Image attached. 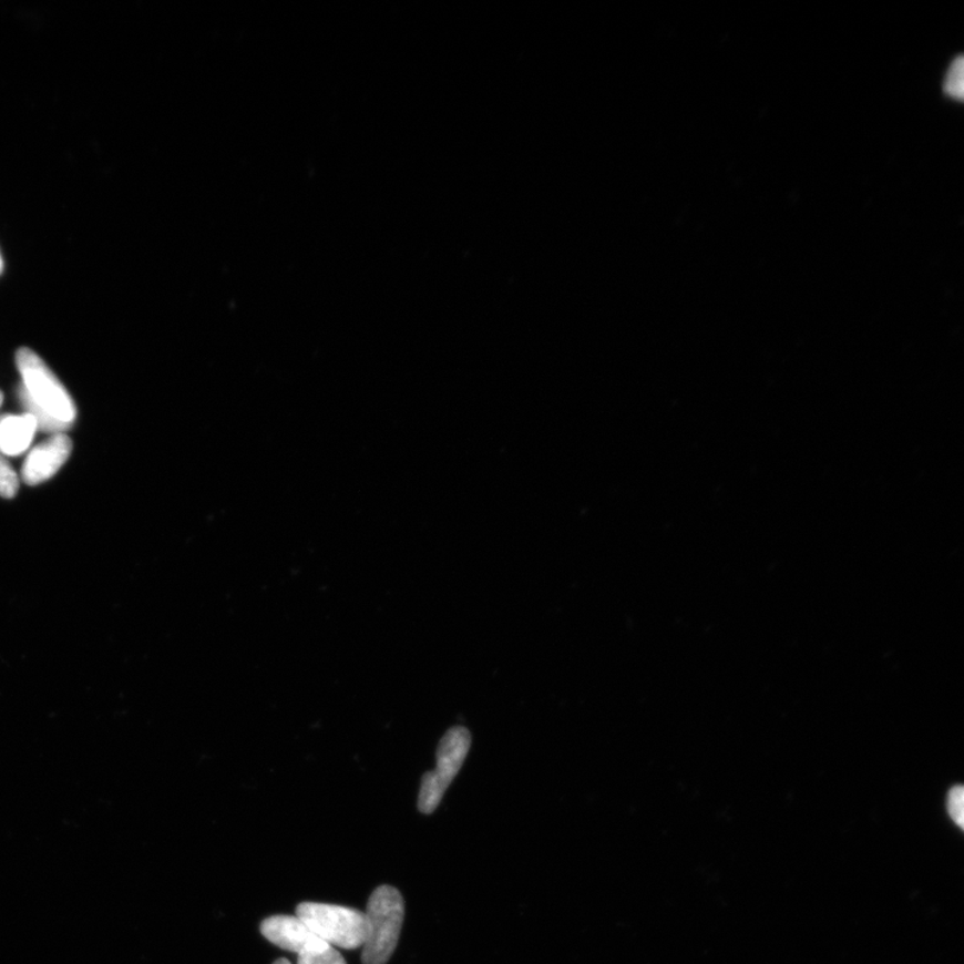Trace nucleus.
I'll use <instances>...</instances> for the list:
<instances>
[{
	"label": "nucleus",
	"instance_id": "obj_2",
	"mask_svg": "<svg viewBox=\"0 0 964 964\" xmlns=\"http://www.w3.org/2000/svg\"><path fill=\"white\" fill-rule=\"evenodd\" d=\"M297 916L329 946L353 950L363 946L368 921L363 912L342 905L301 903Z\"/></svg>",
	"mask_w": 964,
	"mask_h": 964
},
{
	"label": "nucleus",
	"instance_id": "obj_13",
	"mask_svg": "<svg viewBox=\"0 0 964 964\" xmlns=\"http://www.w3.org/2000/svg\"><path fill=\"white\" fill-rule=\"evenodd\" d=\"M947 811L955 824L963 829L964 825V792L961 786L950 790L947 796Z\"/></svg>",
	"mask_w": 964,
	"mask_h": 964
},
{
	"label": "nucleus",
	"instance_id": "obj_12",
	"mask_svg": "<svg viewBox=\"0 0 964 964\" xmlns=\"http://www.w3.org/2000/svg\"><path fill=\"white\" fill-rule=\"evenodd\" d=\"M298 964H346L345 957L332 946L299 955Z\"/></svg>",
	"mask_w": 964,
	"mask_h": 964
},
{
	"label": "nucleus",
	"instance_id": "obj_4",
	"mask_svg": "<svg viewBox=\"0 0 964 964\" xmlns=\"http://www.w3.org/2000/svg\"><path fill=\"white\" fill-rule=\"evenodd\" d=\"M267 941L299 955L329 946L320 941L312 930L298 916L278 915L266 919L260 925Z\"/></svg>",
	"mask_w": 964,
	"mask_h": 964
},
{
	"label": "nucleus",
	"instance_id": "obj_1",
	"mask_svg": "<svg viewBox=\"0 0 964 964\" xmlns=\"http://www.w3.org/2000/svg\"><path fill=\"white\" fill-rule=\"evenodd\" d=\"M365 915L368 921V935L363 944L362 962L386 964L400 941L404 917L401 892L390 885L378 886L369 899Z\"/></svg>",
	"mask_w": 964,
	"mask_h": 964
},
{
	"label": "nucleus",
	"instance_id": "obj_16",
	"mask_svg": "<svg viewBox=\"0 0 964 964\" xmlns=\"http://www.w3.org/2000/svg\"><path fill=\"white\" fill-rule=\"evenodd\" d=\"M2 403H3V393H2V391H0V407H2Z\"/></svg>",
	"mask_w": 964,
	"mask_h": 964
},
{
	"label": "nucleus",
	"instance_id": "obj_6",
	"mask_svg": "<svg viewBox=\"0 0 964 964\" xmlns=\"http://www.w3.org/2000/svg\"><path fill=\"white\" fill-rule=\"evenodd\" d=\"M471 732L465 728H460V726L450 729L442 737L439 750H437V769L434 775L439 777L447 788L454 780V777L458 776L462 763L465 761L469 748H471Z\"/></svg>",
	"mask_w": 964,
	"mask_h": 964
},
{
	"label": "nucleus",
	"instance_id": "obj_7",
	"mask_svg": "<svg viewBox=\"0 0 964 964\" xmlns=\"http://www.w3.org/2000/svg\"><path fill=\"white\" fill-rule=\"evenodd\" d=\"M37 430L34 418L28 413L0 417V454L16 458L24 453L30 448Z\"/></svg>",
	"mask_w": 964,
	"mask_h": 964
},
{
	"label": "nucleus",
	"instance_id": "obj_9",
	"mask_svg": "<svg viewBox=\"0 0 964 964\" xmlns=\"http://www.w3.org/2000/svg\"><path fill=\"white\" fill-rule=\"evenodd\" d=\"M447 789L439 777L434 775V771H429L422 779L420 797H418V809L425 814L433 813L439 808Z\"/></svg>",
	"mask_w": 964,
	"mask_h": 964
},
{
	"label": "nucleus",
	"instance_id": "obj_3",
	"mask_svg": "<svg viewBox=\"0 0 964 964\" xmlns=\"http://www.w3.org/2000/svg\"><path fill=\"white\" fill-rule=\"evenodd\" d=\"M16 361L23 379V389L31 401L58 421L73 425L75 404L47 363L30 349L18 350Z\"/></svg>",
	"mask_w": 964,
	"mask_h": 964
},
{
	"label": "nucleus",
	"instance_id": "obj_5",
	"mask_svg": "<svg viewBox=\"0 0 964 964\" xmlns=\"http://www.w3.org/2000/svg\"><path fill=\"white\" fill-rule=\"evenodd\" d=\"M73 443L68 435L54 434L31 450L22 468V479L28 485H38L53 478L72 453Z\"/></svg>",
	"mask_w": 964,
	"mask_h": 964
},
{
	"label": "nucleus",
	"instance_id": "obj_15",
	"mask_svg": "<svg viewBox=\"0 0 964 964\" xmlns=\"http://www.w3.org/2000/svg\"><path fill=\"white\" fill-rule=\"evenodd\" d=\"M274 964H291V963H289L287 960H279V961H276Z\"/></svg>",
	"mask_w": 964,
	"mask_h": 964
},
{
	"label": "nucleus",
	"instance_id": "obj_14",
	"mask_svg": "<svg viewBox=\"0 0 964 964\" xmlns=\"http://www.w3.org/2000/svg\"><path fill=\"white\" fill-rule=\"evenodd\" d=\"M2 273H3V259H2V255H0V275H2Z\"/></svg>",
	"mask_w": 964,
	"mask_h": 964
},
{
	"label": "nucleus",
	"instance_id": "obj_8",
	"mask_svg": "<svg viewBox=\"0 0 964 964\" xmlns=\"http://www.w3.org/2000/svg\"><path fill=\"white\" fill-rule=\"evenodd\" d=\"M18 397L19 400H21V402L23 403L25 413L34 418L38 430H43V432L47 433L62 434L66 432V430L72 428V425H69V423L58 421L57 418L50 416L49 413H47V411L38 407L37 403L32 402L29 394L25 393L23 386L18 389Z\"/></svg>",
	"mask_w": 964,
	"mask_h": 964
},
{
	"label": "nucleus",
	"instance_id": "obj_10",
	"mask_svg": "<svg viewBox=\"0 0 964 964\" xmlns=\"http://www.w3.org/2000/svg\"><path fill=\"white\" fill-rule=\"evenodd\" d=\"M944 94L951 99L963 100L964 96V61L963 57H957L951 62L947 69L946 76L943 81Z\"/></svg>",
	"mask_w": 964,
	"mask_h": 964
},
{
	"label": "nucleus",
	"instance_id": "obj_11",
	"mask_svg": "<svg viewBox=\"0 0 964 964\" xmlns=\"http://www.w3.org/2000/svg\"><path fill=\"white\" fill-rule=\"evenodd\" d=\"M19 479L14 469L0 454V498L12 499L17 496Z\"/></svg>",
	"mask_w": 964,
	"mask_h": 964
}]
</instances>
